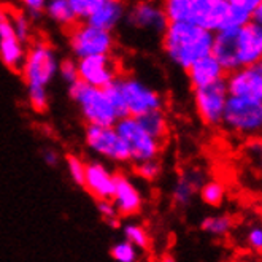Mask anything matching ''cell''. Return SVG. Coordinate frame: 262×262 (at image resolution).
Wrapping results in <instances>:
<instances>
[{"instance_id":"obj_1","label":"cell","mask_w":262,"mask_h":262,"mask_svg":"<svg viewBox=\"0 0 262 262\" xmlns=\"http://www.w3.org/2000/svg\"><path fill=\"white\" fill-rule=\"evenodd\" d=\"M213 32L191 21L168 23L161 35V46L165 56L175 66L188 70L195 60L211 53Z\"/></svg>"},{"instance_id":"obj_2","label":"cell","mask_w":262,"mask_h":262,"mask_svg":"<svg viewBox=\"0 0 262 262\" xmlns=\"http://www.w3.org/2000/svg\"><path fill=\"white\" fill-rule=\"evenodd\" d=\"M69 97L78 106L80 115L86 124H96V126L116 124L118 115L103 88H96L86 84L81 80H76L72 84H69Z\"/></svg>"},{"instance_id":"obj_3","label":"cell","mask_w":262,"mask_h":262,"mask_svg":"<svg viewBox=\"0 0 262 262\" xmlns=\"http://www.w3.org/2000/svg\"><path fill=\"white\" fill-rule=\"evenodd\" d=\"M189 21L207 30H211V32L226 27L243 26L251 19L250 13L234 8L227 0H189Z\"/></svg>"},{"instance_id":"obj_4","label":"cell","mask_w":262,"mask_h":262,"mask_svg":"<svg viewBox=\"0 0 262 262\" xmlns=\"http://www.w3.org/2000/svg\"><path fill=\"white\" fill-rule=\"evenodd\" d=\"M221 126L240 137H256L262 129V102L229 96Z\"/></svg>"},{"instance_id":"obj_5","label":"cell","mask_w":262,"mask_h":262,"mask_svg":"<svg viewBox=\"0 0 262 262\" xmlns=\"http://www.w3.org/2000/svg\"><path fill=\"white\" fill-rule=\"evenodd\" d=\"M116 38L112 30L100 29L86 21H78L69 29V48L75 59L94 54H112Z\"/></svg>"},{"instance_id":"obj_6","label":"cell","mask_w":262,"mask_h":262,"mask_svg":"<svg viewBox=\"0 0 262 262\" xmlns=\"http://www.w3.org/2000/svg\"><path fill=\"white\" fill-rule=\"evenodd\" d=\"M59 57L53 46L46 41H35L27 48L21 75L26 86H43L48 84L57 76Z\"/></svg>"},{"instance_id":"obj_7","label":"cell","mask_w":262,"mask_h":262,"mask_svg":"<svg viewBox=\"0 0 262 262\" xmlns=\"http://www.w3.org/2000/svg\"><path fill=\"white\" fill-rule=\"evenodd\" d=\"M122 99H124L127 116L138 118L152 110H164L165 100L159 91L129 75H121L115 80Z\"/></svg>"},{"instance_id":"obj_8","label":"cell","mask_w":262,"mask_h":262,"mask_svg":"<svg viewBox=\"0 0 262 262\" xmlns=\"http://www.w3.org/2000/svg\"><path fill=\"white\" fill-rule=\"evenodd\" d=\"M115 129L124 140L129 148L130 162H142L148 159L159 158L162 151V142L151 137L134 116H122L118 118Z\"/></svg>"},{"instance_id":"obj_9","label":"cell","mask_w":262,"mask_h":262,"mask_svg":"<svg viewBox=\"0 0 262 262\" xmlns=\"http://www.w3.org/2000/svg\"><path fill=\"white\" fill-rule=\"evenodd\" d=\"M126 26L140 35H148L161 38L168 21L161 7V2L156 0H137L127 7L124 21Z\"/></svg>"},{"instance_id":"obj_10","label":"cell","mask_w":262,"mask_h":262,"mask_svg":"<svg viewBox=\"0 0 262 262\" xmlns=\"http://www.w3.org/2000/svg\"><path fill=\"white\" fill-rule=\"evenodd\" d=\"M84 142L91 151H94L97 156L106 161L115 164L130 162L129 148L115 129V126L86 124Z\"/></svg>"},{"instance_id":"obj_11","label":"cell","mask_w":262,"mask_h":262,"mask_svg":"<svg viewBox=\"0 0 262 262\" xmlns=\"http://www.w3.org/2000/svg\"><path fill=\"white\" fill-rule=\"evenodd\" d=\"M229 97L226 78L202 88L194 89V106L195 112L208 127H220L223 121L224 105Z\"/></svg>"},{"instance_id":"obj_12","label":"cell","mask_w":262,"mask_h":262,"mask_svg":"<svg viewBox=\"0 0 262 262\" xmlns=\"http://www.w3.org/2000/svg\"><path fill=\"white\" fill-rule=\"evenodd\" d=\"M78 80L96 88H106L119 76V67L112 54H94L76 59Z\"/></svg>"},{"instance_id":"obj_13","label":"cell","mask_w":262,"mask_h":262,"mask_svg":"<svg viewBox=\"0 0 262 262\" xmlns=\"http://www.w3.org/2000/svg\"><path fill=\"white\" fill-rule=\"evenodd\" d=\"M229 96L262 102V64L245 66L226 75Z\"/></svg>"},{"instance_id":"obj_14","label":"cell","mask_w":262,"mask_h":262,"mask_svg":"<svg viewBox=\"0 0 262 262\" xmlns=\"http://www.w3.org/2000/svg\"><path fill=\"white\" fill-rule=\"evenodd\" d=\"M112 202L119 218L137 216L143 208V195L132 178L122 172H115V191Z\"/></svg>"},{"instance_id":"obj_15","label":"cell","mask_w":262,"mask_h":262,"mask_svg":"<svg viewBox=\"0 0 262 262\" xmlns=\"http://www.w3.org/2000/svg\"><path fill=\"white\" fill-rule=\"evenodd\" d=\"M237 59L240 67L253 66L262 59V26L253 21L238 27Z\"/></svg>"},{"instance_id":"obj_16","label":"cell","mask_w":262,"mask_h":262,"mask_svg":"<svg viewBox=\"0 0 262 262\" xmlns=\"http://www.w3.org/2000/svg\"><path fill=\"white\" fill-rule=\"evenodd\" d=\"M240 26L226 27L213 32L211 56L220 62L226 73H230L240 69L237 59V32Z\"/></svg>"},{"instance_id":"obj_17","label":"cell","mask_w":262,"mask_h":262,"mask_svg":"<svg viewBox=\"0 0 262 262\" xmlns=\"http://www.w3.org/2000/svg\"><path fill=\"white\" fill-rule=\"evenodd\" d=\"M83 188L96 200L112 199L115 191V172L100 161L86 162Z\"/></svg>"},{"instance_id":"obj_18","label":"cell","mask_w":262,"mask_h":262,"mask_svg":"<svg viewBox=\"0 0 262 262\" xmlns=\"http://www.w3.org/2000/svg\"><path fill=\"white\" fill-rule=\"evenodd\" d=\"M205 181H207V175L202 168L191 167L188 170H184L172 186V192H170L172 202L177 207H188Z\"/></svg>"},{"instance_id":"obj_19","label":"cell","mask_w":262,"mask_h":262,"mask_svg":"<svg viewBox=\"0 0 262 262\" xmlns=\"http://www.w3.org/2000/svg\"><path fill=\"white\" fill-rule=\"evenodd\" d=\"M184 72L188 73V80H189L192 89L216 83L220 80H224L226 75H227L224 72V69L220 66L218 60L214 59L211 54L195 60V62Z\"/></svg>"},{"instance_id":"obj_20","label":"cell","mask_w":262,"mask_h":262,"mask_svg":"<svg viewBox=\"0 0 262 262\" xmlns=\"http://www.w3.org/2000/svg\"><path fill=\"white\" fill-rule=\"evenodd\" d=\"M126 10H127V4L124 0H103V4L91 14L86 19V23L113 32L124 21Z\"/></svg>"},{"instance_id":"obj_21","label":"cell","mask_w":262,"mask_h":262,"mask_svg":"<svg viewBox=\"0 0 262 262\" xmlns=\"http://www.w3.org/2000/svg\"><path fill=\"white\" fill-rule=\"evenodd\" d=\"M27 45H24L16 35H7L0 37V60L2 64L11 70V72H21V67L24 64Z\"/></svg>"},{"instance_id":"obj_22","label":"cell","mask_w":262,"mask_h":262,"mask_svg":"<svg viewBox=\"0 0 262 262\" xmlns=\"http://www.w3.org/2000/svg\"><path fill=\"white\" fill-rule=\"evenodd\" d=\"M43 14L50 21L56 23L60 27H66V29H70L72 26L78 23V19H76L75 13L69 4V0H46Z\"/></svg>"},{"instance_id":"obj_23","label":"cell","mask_w":262,"mask_h":262,"mask_svg":"<svg viewBox=\"0 0 262 262\" xmlns=\"http://www.w3.org/2000/svg\"><path fill=\"white\" fill-rule=\"evenodd\" d=\"M137 119L142 124V127L151 137H154L156 140L164 143V140L168 135V121H167V116H165L164 110L148 112V113H145L142 116H138Z\"/></svg>"},{"instance_id":"obj_24","label":"cell","mask_w":262,"mask_h":262,"mask_svg":"<svg viewBox=\"0 0 262 262\" xmlns=\"http://www.w3.org/2000/svg\"><path fill=\"white\" fill-rule=\"evenodd\" d=\"M234 227V221L229 214H214V216H207L200 221V230L210 237L223 238L226 237Z\"/></svg>"},{"instance_id":"obj_25","label":"cell","mask_w":262,"mask_h":262,"mask_svg":"<svg viewBox=\"0 0 262 262\" xmlns=\"http://www.w3.org/2000/svg\"><path fill=\"white\" fill-rule=\"evenodd\" d=\"M197 194L205 205H208L211 208H218L223 205L224 199H226V188L221 181L210 180L200 186Z\"/></svg>"},{"instance_id":"obj_26","label":"cell","mask_w":262,"mask_h":262,"mask_svg":"<svg viewBox=\"0 0 262 262\" xmlns=\"http://www.w3.org/2000/svg\"><path fill=\"white\" fill-rule=\"evenodd\" d=\"M161 7L168 23H181L191 19L189 0H161Z\"/></svg>"},{"instance_id":"obj_27","label":"cell","mask_w":262,"mask_h":262,"mask_svg":"<svg viewBox=\"0 0 262 262\" xmlns=\"http://www.w3.org/2000/svg\"><path fill=\"white\" fill-rule=\"evenodd\" d=\"M122 234H124V238L127 242L135 245L140 251H146L149 248L151 238L146 232V229L142 224L127 223V224H124V227H122Z\"/></svg>"},{"instance_id":"obj_28","label":"cell","mask_w":262,"mask_h":262,"mask_svg":"<svg viewBox=\"0 0 262 262\" xmlns=\"http://www.w3.org/2000/svg\"><path fill=\"white\" fill-rule=\"evenodd\" d=\"M134 173L137 178H140L143 181L152 183L161 178L162 175V164L159 158L142 161V162H135L134 164Z\"/></svg>"},{"instance_id":"obj_29","label":"cell","mask_w":262,"mask_h":262,"mask_svg":"<svg viewBox=\"0 0 262 262\" xmlns=\"http://www.w3.org/2000/svg\"><path fill=\"white\" fill-rule=\"evenodd\" d=\"M27 88V103L35 113L43 115L50 108V96L43 86H26Z\"/></svg>"},{"instance_id":"obj_30","label":"cell","mask_w":262,"mask_h":262,"mask_svg":"<svg viewBox=\"0 0 262 262\" xmlns=\"http://www.w3.org/2000/svg\"><path fill=\"white\" fill-rule=\"evenodd\" d=\"M140 254H142V251L138 250L135 245L127 242L126 238L121 242H116L110 250L112 259H115L118 262H137L140 259Z\"/></svg>"},{"instance_id":"obj_31","label":"cell","mask_w":262,"mask_h":262,"mask_svg":"<svg viewBox=\"0 0 262 262\" xmlns=\"http://www.w3.org/2000/svg\"><path fill=\"white\" fill-rule=\"evenodd\" d=\"M11 21H13V29L16 37L24 45H29L30 40H32V19H30L27 16V13L24 11H13Z\"/></svg>"},{"instance_id":"obj_32","label":"cell","mask_w":262,"mask_h":262,"mask_svg":"<svg viewBox=\"0 0 262 262\" xmlns=\"http://www.w3.org/2000/svg\"><path fill=\"white\" fill-rule=\"evenodd\" d=\"M66 165H67V170H69L72 181L75 184H78V186H83L84 173H86V162L80 156H76V154H67Z\"/></svg>"},{"instance_id":"obj_33","label":"cell","mask_w":262,"mask_h":262,"mask_svg":"<svg viewBox=\"0 0 262 262\" xmlns=\"http://www.w3.org/2000/svg\"><path fill=\"white\" fill-rule=\"evenodd\" d=\"M69 4L75 13L76 19L86 21L103 4V0H69Z\"/></svg>"},{"instance_id":"obj_34","label":"cell","mask_w":262,"mask_h":262,"mask_svg":"<svg viewBox=\"0 0 262 262\" xmlns=\"http://www.w3.org/2000/svg\"><path fill=\"white\" fill-rule=\"evenodd\" d=\"M96 207H97V211L102 216V220L112 226V227H118L119 226V214L113 205V202L110 199H102V200H96Z\"/></svg>"},{"instance_id":"obj_35","label":"cell","mask_w":262,"mask_h":262,"mask_svg":"<svg viewBox=\"0 0 262 262\" xmlns=\"http://www.w3.org/2000/svg\"><path fill=\"white\" fill-rule=\"evenodd\" d=\"M57 76H60V80L67 84H72L73 81L78 80V66H76V59L67 57V59L59 60Z\"/></svg>"},{"instance_id":"obj_36","label":"cell","mask_w":262,"mask_h":262,"mask_svg":"<svg viewBox=\"0 0 262 262\" xmlns=\"http://www.w3.org/2000/svg\"><path fill=\"white\" fill-rule=\"evenodd\" d=\"M105 92H106V96H108L112 105H113V108L118 115V118H122V116H127V108H126V103H124V99H122V94H121V91L118 88V84L113 81L110 83L106 88H103Z\"/></svg>"},{"instance_id":"obj_37","label":"cell","mask_w":262,"mask_h":262,"mask_svg":"<svg viewBox=\"0 0 262 262\" xmlns=\"http://www.w3.org/2000/svg\"><path fill=\"white\" fill-rule=\"evenodd\" d=\"M24 13H27V16L30 19H38L43 11H45V5H46V0H19Z\"/></svg>"},{"instance_id":"obj_38","label":"cell","mask_w":262,"mask_h":262,"mask_svg":"<svg viewBox=\"0 0 262 262\" xmlns=\"http://www.w3.org/2000/svg\"><path fill=\"white\" fill-rule=\"evenodd\" d=\"M246 245L253 253L260 254L262 251V229L260 226H253L246 234Z\"/></svg>"},{"instance_id":"obj_39","label":"cell","mask_w":262,"mask_h":262,"mask_svg":"<svg viewBox=\"0 0 262 262\" xmlns=\"http://www.w3.org/2000/svg\"><path fill=\"white\" fill-rule=\"evenodd\" d=\"M227 2L232 5L234 8L243 10L246 13H253L257 7L262 5V0H227Z\"/></svg>"},{"instance_id":"obj_40","label":"cell","mask_w":262,"mask_h":262,"mask_svg":"<svg viewBox=\"0 0 262 262\" xmlns=\"http://www.w3.org/2000/svg\"><path fill=\"white\" fill-rule=\"evenodd\" d=\"M41 158L45 161L46 165H50V167H57L59 162H60V156H59V152L53 148H46L43 149L41 152Z\"/></svg>"},{"instance_id":"obj_41","label":"cell","mask_w":262,"mask_h":262,"mask_svg":"<svg viewBox=\"0 0 262 262\" xmlns=\"http://www.w3.org/2000/svg\"><path fill=\"white\" fill-rule=\"evenodd\" d=\"M250 21H253V23L262 26V5L257 7V8L251 13V19H250Z\"/></svg>"}]
</instances>
